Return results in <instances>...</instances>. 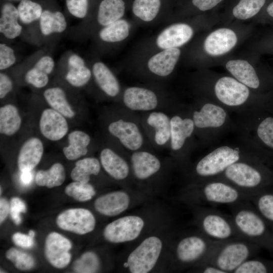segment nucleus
I'll return each instance as SVG.
<instances>
[{
    "label": "nucleus",
    "instance_id": "dca6fc26",
    "mask_svg": "<svg viewBox=\"0 0 273 273\" xmlns=\"http://www.w3.org/2000/svg\"><path fill=\"white\" fill-rule=\"evenodd\" d=\"M133 182L147 185L161 179L176 168L170 157L162 160L156 152L142 150L129 153Z\"/></svg>",
    "mask_w": 273,
    "mask_h": 273
},
{
    "label": "nucleus",
    "instance_id": "9d476101",
    "mask_svg": "<svg viewBox=\"0 0 273 273\" xmlns=\"http://www.w3.org/2000/svg\"><path fill=\"white\" fill-rule=\"evenodd\" d=\"M216 177L252 195L273 186V168L261 158L241 160Z\"/></svg>",
    "mask_w": 273,
    "mask_h": 273
},
{
    "label": "nucleus",
    "instance_id": "0eeeda50",
    "mask_svg": "<svg viewBox=\"0 0 273 273\" xmlns=\"http://www.w3.org/2000/svg\"><path fill=\"white\" fill-rule=\"evenodd\" d=\"M118 105L135 113L175 110L178 103L165 90L162 84L145 82L123 87Z\"/></svg>",
    "mask_w": 273,
    "mask_h": 273
},
{
    "label": "nucleus",
    "instance_id": "c85d7f7f",
    "mask_svg": "<svg viewBox=\"0 0 273 273\" xmlns=\"http://www.w3.org/2000/svg\"><path fill=\"white\" fill-rule=\"evenodd\" d=\"M72 244L69 240L61 234L52 232L45 241L44 254L49 262L57 268H63L70 262V250Z\"/></svg>",
    "mask_w": 273,
    "mask_h": 273
},
{
    "label": "nucleus",
    "instance_id": "f8f14e48",
    "mask_svg": "<svg viewBox=\"0 0 273 273\" xmlns=\"http://www.w3.org/2000/svg\"><path fill=\"white\" fill-rule=\"evenodd\" d=\"M181 53L180 48H171L148 54H134L129 70L145 82L162 84L173 73Z\"/></svg>",
    "mask_w": 273,
    "mask_h": 273
},
{
    "label": "nucleus",
    "instance_id": "9b49d317",
    "mask_svg": "<svg viewBox=\"0 0 273 273\" xmlns=\"http://www.w3.org/2000/svg\"><path fill=\"white\" fill-rule=\"evenodd\" d=\"M234 225L241 236L273 254V229L249 200L229 206Z\"/></svg>",
    "mask_w": 273,
    "mask_h": 273
},
{
    "label": "nucleus",
    "instance_id": "f704fd0d",
    "mask_svg": "<svg viewBox=\"0 0 273 273\" xmlns=\"http://www.w3.org/2000/svg\"><path fill=\"white\" fill-rule=\"evenodd\" d=\"M225 68L233 77L250 88L257 90L261 86L258 75L254 67L247 61L241 59L227 62Z\"/></svg>",
    "mask_w": 273,
    "mask_h": 273
},
{
    "label": "nucleus",
    "instance_id": "58836bf2",
    "mask_svg": "<svg viewBox=\"0 0 273 273\" xmlns=\"http://www.w3.org/2000/svg\"><path fill=\"white\" fill-rule=\"evenodd\" d=\"M101 169L99 159L94 157H85L76 162L70 176L74 181L87 183L92 176H97L100 173Z\"/></svg>",
    "mask_w": 273,
    "mask_h": 273
},
{
    "label": "nucleus",
    "instance_id": "864d4df0",
    "mask_svg": "<svg viewBox=\"0 0 273 273\" xmlns=\"http://www.w3.org/2000/svg\"><path fill=\"white\" fill-rule=\"evenodd\" d=\"M14 243L23 248H30L34 245L33 238L29 235H25L20 233H16L12 236Z\"/></svg>",
    "mask_w": 273,
    "mask_h": 273
},
{
    "label": "nucleus",
    "instance_id": "6ab92c4d",
    "mask_svg": "<svg viewBox=\"0 0 273 273\" xmlns=\"http://www.w3.org/2000/svg\"><path fill=\"white\" fill-rule=\"evenodd\" d=\"M54 45L43 46L15 66L24 71L23 79L26 84L37 89L48 85L50 76L56 70L57 65L51 53Z\"/></svg>",
    "mask_w": 273,
    "mask_h": 273
},
{
    "label": "nucleus",
    "instance_id": "39448f33",
    "mask_svg": "<svg viewBox=\"0 0 273 273\" xmlns=\"http://www.w3.org/2000/svg\"><path fill=\"white\" fill-rule=\"evenodd\" d=\"M152 232L142 238L123 259L124 271L130 273H149L156 270L164 258L169 259L174 235Z\"/></svg>",
    "mask_w": 273,
    "mask_h": 273
},
{
    "label": "nucleus",
    "instance_id": "a19ab883",
    "mask_svg": "<svg viewBox=\"0 0 273 273\" xmlns=\"http://www.w3.org/2000/svg\"><path fill=\"white\" fill-rule=\"evenodd\" d=\"M22 118L18 108L12 104H6L0 108V132L11 136L20 128Z\"/></svg>",
    "mask_w": 273,
    "mask_h": 273
},
{
    "label": "nucleus",
    "instance_id": "a211bd4d",
    "mask_svg": "<svg viewBox=\"0 0 273 273\" xmlns=\"http://www.w3.org/2000/svg\"><path fill=\"white\" fill-rule=\"evenodd\" d=\"M151 223L146 216L130 214L120 216L107 224L103 231V236L113 244L130 243L142 239L150 231Z\"/></svg>",
    "mask_w": 273,
    "mask_h": 273
},
{
    "label": "nucleus",
    "instance_id": "aec40b11",
    "mask_svg": "<svg viewBox=\"0 0 273 273\" xmlns=\"http://www.w3.org/2000/svg\"><path fill=\"white\" fill-rule=\"evenodd\" d=\"M194 35V30L185 22L172 23L164 27L152 38L143 42L134 54H144L159 50L180 48L189 42Z\"/></svg>",
    "mask_w": 273,
    "mask_h": 273
},
{
    "label": "nucleus",
    "instance_id": "a878e982",
    "mask_svg": "<svg viewBox=\"0 0 273 273\" xmlns=\"http://www.w3.org/2000/svg\"><path fill=\"white\" fill-rule=\"evenodd\" d=\"M127 190H118L103 194L97 198L94 207L100 214L114 217L124 213L133 206L141 198L139 194Z\"/></svg>",
    "mask_w": 273,
    "mask_h": 273
},
{
    "label": "nucleus",
    "instance_id": "cd10ccee",
    "mask_svg": "<svg viewBox=\"0 0 273 273\" xmlns=\"http://www.w3.org/2000/svg\"><path fill=\"white\" fill-rule=\"evenodd\" d=\"M89 63L96 86L106 97L118 102L123 87L116 75L108 66L99 59L95 58Z\"/></svg>",
    "mask_w": 273,
    "mask_h": 273
},
{
    "label": "nucleus",
    "instance_id": "72a5a7b5",
    "mask_svg": "<svg viewBox=\"0 0 273 273\" xmlns=\"http://www.w3.org/2000/svg\"><path fill=\"white\" fill-rule=\"evenodd\" d=\"M161 0H134L131 10L135 24L151 26L160 23Z\"/></svg>",
    "mask_w": 273,
    "mask_h": 273
},
{
    "label": "nucleus",
    "instance_id": "8fccbe9b",
    "mask_svg": "<svg viewBox=\"0 0 273 273\" xmlns=\"http://www.w3.org/2000/svg\"><path fill=\"white\" fill-rule=\"evenodd\" d=\"M69 13L75 18L85 19L88 15V0H65Z\"/></svg>",
    "mask_w": 273,
    "mask_h": 273
},
{
    "label": "nucleus",
    "instance_id": "ddd939ff",
    "mask_svg": "<svg viewBox=\"0 0 273 273\" xmlns=\"http://www.w3.org/2000/svg\"><path fill=\"white\" fill-rule=\"evenodd\" d=\"M200 231L174 238L170 251L168 267L173 271L192 268L202 262L218 243Z\"/></svg>",
    "mask_w": 273,
    "mask_h": 273
},
{
    "label": "nucleus",
    "instance_id": "79ce46f5",
    "mask_svg": "<svg viewBox=\"0 0 273 273\" xmlns=\"http://www.w3.org/2000/svg\"><path fill=\"white\" fill-rule=\"evenodd\" d=\"M65 177L64 166L60 163H56L48 170L37 171L35 176V181L39 186L52 188L63 184Z\"/></svg>",
    "mask_w": 273,
    "mask_h": 273
},
{
    "label": "nucleus",
    "instance_id": "5fc2aeb1",
    "mask_svg": "<svg viewBox=\"0 0 273 273\" xmlns=\"http://www.w3.org/2000/svg\"><path fill=\"white\" fill-rule=\"evenodd\" d=\"M191 271L201 273H224L216 266L208 263H201L191 268Z\"/></svg>",
    "mask_w": 273,
    "mask_h": 273
},
{
    "label": "nucleus",
    "instance_id": "c03bdc74",
    "mask_svg": "<svg viewBox=\"0 0 273 273\" xmlns=\"http://www.w3.org/2000/svg\"><path fill=\"white\" fill-rule=\"evenodd\" d=\"M273 272V260L250 258L237 268L233 273Z\"/></svg>",
    "mask_w": 273,
    "mask_h": 273
},
{
    "label": "nucleus",
    "instance_id": "4c0bfd02",
    "mask_svg": "<svg viewBox=\"0 0 273 273\" xmlns=\"http://www.w3.org/2000/svg\"><path fill=\"white\" fill-rule=\"evenodd\" d=\"M17 8L19 20L24 28L23 37L35 26L43 9L39 3L32 0H21Z\"/></svg>",
    "mask_w": 273,
    "mask_h": 273
},
{
    "label": "nucleus",
    "instance_id": "5701e85b",
    "mask_svg": "<svg viewBox=\"0 0 273 273\" xmlns=\"http://www.w3.org/2000/svg\"><path fill=\"white\" fill-rule=\"evenodd\" d=\"M103 147L99 154L102 168L115 180L127 185L133 182L129 153L117 143Z\"/></svg>",
    "mask_w": 273,
    "mask_h": 273
},
{
    "label": "nucleus",
    "instance_id": "393cba45",
    "mask_svg": "<svg viewBox=\"0 0 273 273\" xmlns=\"http://www.w3.org/2000/svg\"><path fill=\"white\" fill-rule=\"evenodd\" d=\"M135 24L122 18L100 29L91 37L97 52H107L125 42L132 34Z\"/></svg>",
    "mask_w": 273,
    "mask_h": 273
},
{
    "label": "nucleus",
    "instance_id": "bf43d9fd",
    "mask_svg": "<svg viewBox=\"0 0 273 273\" xmlns=\"http://www.w3.org/2000/svg\"><path fill=\"white\" fill-rule=\"evenodd\" d=\"M266 11L268 15L273 17V1L268 6Z\"/></svg>",
    "mask_w": 273,
    "mask_h": 273
},
{
    "label": "nucleus",
    "instance_id": "bb28decb",
    "mask_svg": "<svg viewBox=\"0 0 273 273\" xmlns=\"http://www.w3.org/2000/svg\"><path fill=\"white\" fill-rule=\"evenodd\" d=\"M59 228L78 235L93 232L96 225V219L93 213L84 208H71L60 213L56 218Z\"/></svg>",
    "mask_w": 273,
    "mask_h": 273
},
{
    "label": "nucleus",
    "instance_id": "ea45409f",
    "mask_svg": "<svg viewBox=\"0 0 273 273\" xmlns=\"http://www.w3.org/2000/svg\"><path fill=\"white\" fill-rule=\"evenodd\" d=\"M249 200L273 229V186L252 194Z\"/></svg>",
    "mask_w": 273,
    "mask_h": 273
},
{
    "label": "nucleus",
    "instance_id": "412c9836",
    "mask_svg": "<svg viewBox=\"0 0 273 273\" xmlns=\"http://www.w3.org/2000/svg\"><path fill=\"white\" fill-rule=\"evenodd\" d=\"M68 22L59 10L43 9L35 26L22 38L38 46L54 44L53 41L67 31Z\"/></svg>",
    "mask_w": 273,
    "mask_h": 273
},
{
    "label": "nucleus",
    "instance_id": "c9c22d12",
    "mask_svg": "<svg viewBox=\"0 0 273 273\" xmlns=\"http://www.w3.org/2000/svg\"><path fill=\"white\" fill-rule=\"evenodd\" d=\"M43 97L47 103L55 111L67 118H72L75 112L69 103L66 91L59 85L47 87L43 92Z\"/></svg>",
    "mask_w": 273,
    "mask_h": 273
},
{
    "label": "nucleus",
    "instance_id": "20e7f679",
    "mask_svg": "<svg viewBox=\"0 0 273 273\" xmlns=\"http://www.w3.org/2000/svg\"><path fill=\"white\" fill-rule=\"evenodd\" d=\"M252 195L238 189L219 177L189 182L180 191L177 199L192 206L227 205L249 200Z\"/></svg>",
    "mask_w": 273,
    "mask_h": 273
},
{
    "label": "nucleus",
    "instance_id": "a18cd8bd",
    "mask_svg": "<svg viewBox=\"0 0 273 273\" xmlns=\"http://www.w3.org/2000/svg\"><path fill=\"white\" fill-rule=\"evenodd\" d=\"M101 262L98 255L93 251L83 253L73 263L74 272L79 273H94L100 270Z\"/></svg>",
    "mask_w": 273,
    "mask_h": 273
},
{
    "label": "nucleus",
    "instance_id": "4d7b16f0",
    "mask_svg": "<svg viewBox=\"0 0 273 273\" xmlns=\"http://www.w3.org/2000/svg\"><path fill=\"white\" fill-rule=\"evenodd\" d=\"M10 205L5 198L0 199V222L1 224L6 219L10 213Z\"/></svg>",
    "mask_w": 273,
    "mask_h": 273
},
{
    "label": "nucleus",
    "instance_id": "f3484780",
    "mask_svg": "<svg viewBox=\"0 0 273 273\" xmlns=\"http://www.w3.org/2000/svg\"><path fill=\"white\" fill-rule=\"evenodd\" d=\"M125 12L123 0H102L95 15L72 27L70 35L77 41L91 38L101 28L123 18Z\"/></svg>",
    "mask_w": 273,
    "mask_h": 273
},
{
    "label": "nucleus",
    "instance_id": "4be33fe9",
    "mask_svg": "<svg viewBox=\"0 0 273 273\" xmlns=\"http://www.w3.org/2000/svg\"><path fill=\"white\" fill-rule=\"evenodd\" d=\"M144 131L156 150L169 149L171 122L170 113L153 111L140 114Z\"/></svg>",
    "mask_w": 273,
    "mask_h": 273
},
{
    "label": "nucleus",
    "instance_id": "473e14b6",
    "mask_svg": "<svg viewBox=\"0 0 273 273\" xmlns=\"http://www.w3.org/2000/svg\"><path fill=\"white\" fill-rule=\"evenodd\" d=\"M24 28L20 23L17 8L11 3L2 7L0 16V33L3 38L14 40L23 36Z\"/></svg>",
    "mask_w": 273,
    "mask_h": 273
},
{
    "label": "nucleus",
    "instance_id": "37998d69",
    "mask_svg": "<svg viewBox=\"0 0 273 273\" xmlns=\"http://www.w3.org/2000/svg\"><path fill=\"white\" fill-rule=\"evenodd\" d=\"M65 192L67 195L79 202L89 201L96 194L94 187L90 183L74 181L66 187Z\"/></svg>",
    "mask_w": 273,
    "mask_h": 273
},
{
    "label": "nucleus",
    "instance_id": "7ed1b4c3",
    "mask_svg": "<svg viewBox=\"0 0 273 273\" xmlns=\"http://www.w3.org/2000/svg\"><path fill=\"white\" fill-rule=\"evenodd\" d=\"M188 106L199 145H211L232 129L230 112L211 99L202 97Z\"/></svg>",
    "mask_w": 273,
    "mask_h": 273
},
{
    "label": "nucleus",
    "instance_id": "3c124183",
    "mask_svg": "<svg viewBox=\"0 0 273 273\" xmlns=\"http://www.w3.org/2000/svg\"><path fill=\"white\" fill-rule=\"evenodd\" d=\"M10 214L14 222L19 224L21 222V213H24L26 211V205L19 198H12L10 202Z\"/></svg>",
    "mask_w": 273,
    "mask_h": 273
},
{
    "label": "nucleus",
    "instance_id": "de8ad7c7",
    "mask_svg": "<svg viewBox=\"0 0 273 273\" xmlns=\"http://www.w3.org/2000/svg\"><path fill=\"white\" fill-rule=\"evenodd\" d=\"M6 257L16 268L21 270L31 269L35 265V261L31 255L15 248L9 249L6 253Z\"/></svg>",
    "mask_w": 273,
    "mask_h": 273
},
{
    "label": "nucleus",
    "instance_id": "6e6d98bb",
    "mask_svg": "<svg viewBox=\"0 0 273 273\" xmlns=\"http://www.w3.org/2000/svg\"><path fill=\"white\" fill-rule=\"evenodd\" d=\"M222 0H192L193 5L199 10L205 11L215 7Z\"/></svg>",
    "mask_w": 273,
    "mask_h": 273
},
{
    "label": "nucleus",
    "instance_id": "f03ea898",
    "mask_svg": "<svg viewBox=\"0 0 273 273\" xmlns=\"http://www.w3.org/2000/svg\"><path fill=\"white\" fill-rule=\"evenodd\" d=\"M232 129L245 145L273 168V114L262 110L237 113Z\"/></svg>",
    "mask_w": 273,
    "mask_h": 273
},
{
    "label": "nucleus",
    "instance_id": "2f4dec72",
    "mask_svg": "<svg viewBox=\"0 0 273 273\" xmlns=\"http://www.w3.org/2000/svg\"><path fill=\"white\" fill-rule=\"evenodd\" d=\"M44 151L43 145L38 138L31 137L22 145L17 158L21 172L31 171L40 162Z\"/></svg>",
    "mask_w": 273,
    "mask_h": 273
},
{
    "label": "nucleus",
    "instance_id": "7c9ffc66",
    "mask_svg": "<svg viewBox=\"0 0 273 273\" xmlns=\"http://www.w3.org/2000/svg\"><path fill=\"white\" fill-rule=\"evenodd\" d=\"M237 41V36L233 30L221 28L212 31L206 37L203 48L208 55L219 56L230 51Z\"/></svg>",
    "mask_w": 273,
    "mask_h": 273
},
{
    "label": "nucleus",
    "instance_id": "b1692460",
    "mask_svg": "<svg viewBox=\"0 0 273 273\" xmlns=\"http://www.w3.org/2000/svg\"><path fill=\"white\" fill-rule=\"evenodd\" d=\"M57 64L56 68L63 73L66 82L74 88L83 87L93 80L89 62L74 51H66Z\"/></svg>",
    "mask_w": 273,
    "mask_h": 273
},
{
    "label": "nucleus",
    "instance_id": "4468645a",
    "mask_svg": "<svg viewBox=\"0 0 273 273\" xmlns=\"http://www.w3.org/2000/svg\"><path fill=\"white\" fill-rule=\"evenodd\" d=\"M261 248L258 245L241 238L218 241L201 263L213 265L224 273H233L244 262L256 255Z\"/></svg>",
    "mask_w": 273,
    "mask_h": 273
},
{
    "label": "nucleus",
    "instance_id": "49530a36",
    "mask_svg": "<svg viewBox=\"0 0 273 273\" xmlns=\"http://www.w3.org/2000/svg\"><path fill=\"white\" fill-rule=\"evenodd\" d=\"M265 0H240L234 8V16L240 20H247L257 14L265 3Z\"/></svg>",
    "mask_w": 273,
    "mask_h": 273
},
{
    "label": "nucleus",
    "instance_id": "1a4fd4ad",
    "mask_svg": "<svg viewBox=\"0 0 273 273\" xmlns=\"http://www.w3.org/2000/svg\"><path fill=\"white\" fill-rule=\"evenodd\" d=\"M107 123L109 135L128 153L148 150L156 152L142 125L140 114L131 112L119 105Z\"/></svg>",
    "mask_w": 273,
    "mask_h": 273
},
{
    "label": "nucleus",
    "instance_id": "052dcab7",
    "mask_svg": "<svg viewBox=\"0 0 273 273\" xmlns=\"http://www.w3.org/2000/svg\"><path fill=\"white\" fill-rule=\"evenodd\" d=\"M28 235L32 238H34L35 236V232L33 230H30Z\"/></svg>",
    "mask_w": 273,
    "mask_h": 273
},
{
    "label": "nucleus",
    "instance_id": "680f3d73",
    "mask_svg": "<svg viewBox=\"0 0 273 273\" xmlns=\"http://www.w3.org/2000/svg\"><path fill=\"white\" fill-rule=\"evenodd\" d=\"M11 1H21V0H11Z\"/></svg>",
    "mask_w": 273,
    "mask_h": 273
},
{
    "label": "nucleus",
    "instance_id": "09e8293b",
    "mask_svg": "<svg viewBox=\"0 0 273 273\" xmlns=\"http://www.w3.org/2000/svg\"><path fill=\"white\" fill-rule=\"evenodd\" d=\"M18 58L13 47L6 42L0 43V70L6 71L17 63Z\"/></svg>",
    "mask_w": 273,
    "mask_h": 273
},
{
    "label": "nucleus",
    "instance_id": "f257e3e1",
    "mask_svg": "<svg viewBox=\"0 0 273 273\" xmlns=\"http://www.w3.org/2000/svg\"><path fill=\"white\" fill-rule=\"evenodd\" d=\"M210 94L206 97L229 112L237 113L262 110L273 114V99L253 94L252 89L233 77L223 76L212 82Z\"/></svg>",
    "mask_w": 273,
    "mask_h": 273
},
{
    "label": "nucleus",
    "instance_id": "e433bc0d",
    "mask_svg": "<svg viewBox=\"0 0 273 273\" xmlns=\"http://www.w3.org/2000/svg\"><path fill=\"white\" fill-rule=\"evenodd\" d=\"M68 145L62 149L67 159L75 160L88 153L92 139L85 132L78 130L72 131L68 135Z\"/></svg>",
    "mask_w": 273,
    "mask_h": 273
},
{
    "label": "nucleus",
    "instance_id": "423d86ee",
    "mask_svg": "<svg viewBox=\"0 0 273 273\" xmlns=\"http://www.w3.org/2000/svg\"><path fill=\"white\" fill-rule=\"evenodd\" d=\"M170 115V157L176 168L186 174L191 165V155L199 145L194 122L188 105L180 104Z\"/></svg>",
    "mask_w": 273,
    "mask_h": 273
},
{
    "label": "nucleus",
    "instance_id": "c756f323",
    "mask_svg": "<svg viewBox=\"0 0 273 273\" xmlns=\"http://www.w3.org/2000/svg\"><path fill=\"white\" fill-rule=\"evenodd\" d=\"M66 118L52 108L44 109L41 113L39 128L42 135L52 141H58L63 138L69 130Z\"/></svg>",
    "mask_w": 273,
    "mask_h": 273
},
{
    "label": "nucleus",
    "instance_id": "603ef678",
    "mask_svg": "<svg viewBox=\"0 0 273 273\" xmlns=\"http://www.w3.org/2000/svg\"><path fill=\"white\" fill-rule=\"evenodd\" d=\"M14 83L10 75L6 71L0 72V99H3L14 89Z\"/></svg>",
    "mask_w": 273,
    "mask_h": 273
},
{
    "label": "nucleus",
    "instance_id": "6e6552de",
    "mask_svg": "<svg viewBox=\"0 0 273 273\" xmlns=\"http://www.w3.org/2000/svg\"><path fill=\"white\" fill-rule=\"evenodd\" d=\"M261 158L247 146L230 145L218 147L191 165L186 174L189 182L197 181L218 176L234 163L244 159Z\"/></svg>",
    "mask_w": 273,
    "mask_h": 273
},
{
    "label": "nucleus",
    "instance_id": "2eb2a0df",
    "mask_svg": "<svg viewBox=\"0 0 273 273\" xmlns=\"http://www.w3.org/2000/svg\"><path fill=\"white\" fill-rule=\"evenodd\" d=\"M194 221L198 230L215 241L243 238L233 222L231 215L203 206H192Z\"/></svg>",
    "mask_w": 273,
    "mask_h": 273
},
{
    "label": "nucleus",
    "instance_id": "13d9d810",
    "mask_svg": "<svg viewBox=\"0 0 273 273\" xmlns=\"http://www.w3.org/2000/svg\"><path fill=\"white\" fill-rule=\"evenodd\" d=\"M20 179L22 183L24 185H29L32 179L31 171H25L21 172Z\"/></svg>",
    "mask_w": 273,
    "mask_h": 273
}]
</instances>
